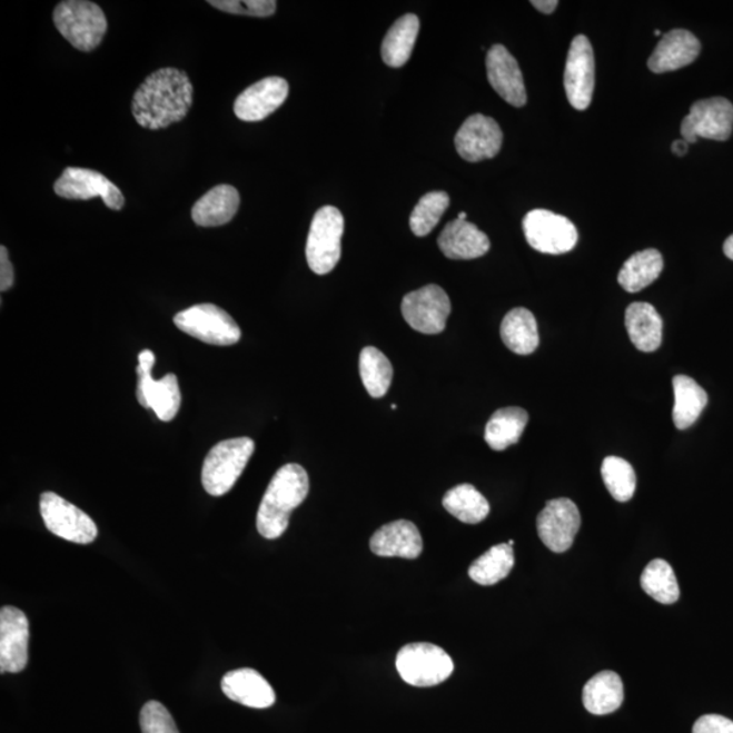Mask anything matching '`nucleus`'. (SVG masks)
I'll list each match as a JSON object with an SVG mask.
<instances>
[{"instance_id": "2f4dec72", "label": "nucleus", "mask_w": 733, "mask_h": 733, "mask_svg": "<svg viewBox=\"0 0 733 733\" xmlns=\"http://www.w3.org/2000/svg\"><path fill=\"white\" fill-rule=\"evenodd\" d=\"M447 513L467 525H477L491 513L488 501L470 484H462L449 489L443 497Z\"/></svg>"}, {"instance_id": "c756f323", "label": "nucleus", "mask_w": 733, "mask_h": 733, "mask_svg": "<svg viewBox=\"0 0 733 733\" xmlns=\"http://www.w3.org/2000/svg\"><path fill=\"white\" fill-rule=\"evenodd\" d=\"M674 410L673 420L677 429H687L699 420L707 405V394L693 378L676 375L673 379Z\"/></svg>"}, {"instance_id": "f257e3e1", "label": "nucleus", "mask_w": 733, "mask_h": 733, "mask_svg": "<svg viewBox=\"0 0 733 733\" xmlns=\"http://www.w3.org/2000/svg\"><path fill=\"white\" fill-rule=\"evenodd\" d=\"M194 103V85L177 69L153 71L133 95L132 115L141 128L158 131L180 122Z\"/></svg>"}, {"instance_id": "c85d7f7f", "label": "nucleus", "mask_w": 733, "mask_h": 733, "mask_svg": "<svg viewBox=\"0 0 733 733\" xmlns=\"http://www.w3.org/2000/svg\"><path fill=\"white\" fill-rule=\"evenodd\" d=\"M527 423L528 413L525 409L511 406L496 410L486 424V445L495 452H504L505 448L519 442Z\"/></svg>"}, {"instance_id": "6e6552de", "label": "nucleus", "mask_w": 733, "mask_h": 733, "mask_svg": "<svg viewBox=\"0 0 733 733\" xmlns=\"http://www.w3.org/2000/svg\"><path fill=\"white\" fill-rule=\"evenodd\" d=\"M156 365V355L152 350H141L139 355L138 402L143 408L156 412L159 420L168 423L177 416L181 406L180 385L175 374L165 375L162 379L152 378V367Z\"/></svg>"}, {"instance_id": "bb28decb", "label": "nucleus", "mask_w": 733, "mask_h": 733, "mask_svg": "<svg viewBox=\"0 0 733 733\" xmlns=\"http://www.w3.org/2000/svg\"><path fill=\"white\" fill-rule=\"evenodd\" d=\"M501 335L505 347L516 355H532L539 345L537 319L523 307L511 310L504 317Z\"/></svg>"}, {"instance_id": "393cba45", "label": "nucleus", "mask_w": 733, "mask_h": 733, "mask_svg": "<svg viewBox=\"0 0 733 733\" xmlns=\"http://www.w3.org/2000/svg\"><path fill=\"white\" fill-rule=\"evenodd\" d=\"M625 325L634 347L642 353H655L661 347L663 319L651 304L634 301L626 309Z\"/></svg>"}, {"instance_id": "5701e85b", "label": "nucleus", "mask_w": 733, "mask_h": 733, "mask_svg": "<svg viewBox=\"0 0 733 733\" xmlns=\"http://www.w3.org/2000/svg\"><path fill=\"white\" fill-rule=\"evenodd\" d=\"M437 245L449 260H474L486 255L491 241L485 232L467 220L449 221L442 231Z\"/></svg>"}, {"instance_id": "a19ab883", "label": "nucleus", "mask_w": 733, "mask_h": 733, "mask_svg": "<svg viewBox=\"0 0 733 733\" xmlns=\"http://www.w3.org/2000/svg\"><path fill=\"white\" fill-rule=\"evenodd\" d=\"M14 286V268L9 258L6 246L0 248V291L6 293Z\"/></svg>"}, {"instance_id": "9b49d317", "label": "nucleus", "mask_w": 733, "mask_h": 733, "mask_svg": "<svg viewBox=\"0 0 733 733\" xmlns=\"http://www.w3.org/2000/svg\"><path fill=\"white\" fill-rule=\"evenodd\" d=\"M733 129V105L726 98L714 97L694 102L683 119L681 133L687 143L699 138L725 141Z\"/></svg>"}, {"instance_id": "6ab92c4d", "label": "nucleus", "mask_w": 733, "mask_h": 733, "mask_svg": "<svg viewBox=\"0 0 733 733\" xmlns=\"http://www.w3.org/2000/svg\"><path fill=\"white\" fill-rule=\"evenodd\" d=\"M486 76L489 83L505 102L522 108L527 102V91L519 65L504 46H493L486 55Z\"/></svg>"}, {"instance_id": "0eeeda50", "label": "nucleus", "mask_w": 733, "mask_h": 733, "mask_svg": "<svg viewBox=\"0 0 733 733\" xmlns=\"http://www.w3.org/2000/svg\"><path fill=\"white\" fill-rule=\"evenodd\" d=\"M178 329L206 344L229 347L241 340V329L229 313L212 304H201L175 317Z\"/></svg>"}, {"instance_id": "a211bd4d", "label": "nucleus", "mask_w": 733, "mask_h": 733, "mask_svg": "<svg viewBox=\"0 0 733 733\" xmlns=\"http://www.w3.org/2000/svg\"><path fill=\"white\" fill-rule=\"evenodd\" d=\"M289 86L286 79L269 77L249 86L234 102V113L242 121H261L276 112L287 100Z\"/></svg>"}, {"instance_id": "4be33fe9", "label": "nucleus", "mask_w": 733, "mask_h": 733, "mask_svg": "<svg viewBox=\"0 0 733 733\" xmlns=\"http://www.w3.org/2000/svg\"><path fill=\"white\" fill-rule=\"evenodd\" d=\"M227 699L255 710H267L275 704L276 694L269 682L251 668L230 671L221 680Z\"/></svg>"}, {"instance_id": "473e14b6", "label": "nucleus", "mask_w": 733, "mask_h": 733, "mask_svg": "<svg viewBox=\"0 0 733 733\" xmlns=\"http://www.w3.org/2000/svg\"><path fill=\"white\" fill-rule=\"evenodd\" d=\"M514 564L513 547L508 544L496 545L470 565L469 576L479 585H493L507 577Z\"/></svg>"}, {"instance_id": "79ce46f5", "label": "nucleus", "mask_w": 733, "mask_h": 733, "mask_svg": "<svg viewBox=\"0 0 733 733\" xmlns=\"http://www.w3.org/2000/svg\"><path fill=\"white\" fill-rule=\"evenodd\" d=\"M532 4L544 14H552L556 11L558 2L557 0H533Z\"/></svg>"}, {"instance_id": "f03ea898", "label": "nucleus", "mask_w": 733, "mask_h": 733, "mask_svg": "<svg viewBox=\"0 0 733 733\" xmlns=\"http://www.w3.org/2000/svg\"><path fill=\"white\" fill-rule=\"evenodd\" d=\"M309 489V476L300 465L288 464L277 470L258 508V533L267 539L280 538L289 525V516L305 502Z\"/></svg>"}, {"instance_id": "2eb2a0df", "label": "nucleus", "mask_w": 733, "mask_h": 733, "mask_svg": "<svg viewBox=\"0 0 733 733\" xmlns=\"http://www.w3.org/2000/svg\"><path fill=\"white\" fill-rule=\"evenodd\" d=\"M581 525L577 505L566 497L547 502L537 519L539 538L554 553L571 549Z\"/></svg>"}, {"instance_id": "e433bc0d", "label": "nucleus", "mask_w": 733, "mask_h": 733, "mask_svg": "<svg viewBox=\"0 0 733 733\" xmlns=\"http://www.w3.org/2000/svg\"><path fill=\"white\" fill-rule=\"evenodd\" d=\"M449 206L446 192H430L422 197L410 215V229L416 237L428 236L439 224Z\"/></svg>"}, {"instance_id": "f8f14e48", "label": "nucleus", "mask_w": 733, "mask_h": 733, "mask_svg": "<svg viewBox=\"0 0 733 733\" xmlns=\"http://www.w3.org/2000/svg\"><path fill=\"white\" fill-rule=\"evenodd\" d=\"M402 311L410 328L424 335H439L446 329L452 301L445 289L429 285L405 295Z\"/></svg>"}, {"instance_id": "412c9836", "label": "nucleus", "mask_w": 733, "mask_h": 733, "mask_svg": "<svg viewBox=\"0 0 733 733\" xmlns=\"http://www.w3.org/2000/svg\"><path fill=\"white\" fill-rule=\"evenodd\" d=\"M369 547L379 557L415 559L423 552V538L415 523L396 521L377 529L369 541Z\"/></svg>"}, {"instance_id": "72a5a7b5", "label": "nucleus", "mask_w": 733, "mask_h": 733, "mask_svg": "<svg viewBox=\"0 0 733 733\" xmlns=\"http://www.w3.org/2000/svg\"><path fill=\"white\" fill-rule=\"evenodd\" d=\"M360 378L373 398H382L390 389L393 366L378 348L366 347L360 353Z\"/></svg>"}, {"instance_id": "ddd939ff", "label": "nucleus", "mask_w": 733, "mask_h": 733, "mask_svg": "<svg viewBox=\"0 0 733 733\" xmlns=\"http://www.w3.org/2000/svg\"><path fill=\"white\" fill-rule=\"evenodd\" d=\"M564 86L573 108L588 109L595 89V57L593 46L583 34L572 40L566 58Z\"/></svg>"}, {"instance_id": "4c0bfd02", "label": "nucleus", "mask_w": 733, "mask_h": 733, "mask_svg": "<svg viewBox=\"0 0 733 733\" xmlns=\"http://www.w3.org/2000/svg\"><path fill=\"white\" fill-rule=\"evenodd\" d=\"M209 6L229 14L267 18L277 9L275 0H209Z\"/></svg>"}, {"instance_id": "dca6fc26", "label": "nucleus", "mask_w": 733, "mask_h": 733, "mask_svg": "<svg viewBox=\"0 0 733 733\" xmlns=\"http://www.w3.org/2000/svg\"><path fill=\"white\" fill-rule=\"evenodd\" d=\"M503 131L492 117L477 113L467 119L455 137V149L467 162L495 158L502 150Z\"/></svg>"}, {"instance_id": "20e7f679", "label": "nucleus", "mask_w": 733, "mask_h": 733, "mask_svg": "<svg viewBox=\"0 0 733 733\" xmlns=\"http://www.w3.org/2000/svg\"><path fill=\"white\" fill-rule=\"evenodd\" d=\"M255 448L250 437H236L212 447L201 472V483L208 495L219 497L229 493L248 466Z\"/></svg>"}, {"instance_id": "423d86ee", "label": "nucleus", "mask_w": 733, "mask_h": 733, "mask_svg": "<svg viewBox=\"0 0 733 733\" xmlns=\"http://www.w3.org/2000/svg\"><path fill=\"white\" fill-rule=\"evenodd\" d=\"M396 667L399 676L410 686L430 687L440 685L452 676L454 662L440 646L415 643L399 650Z\"/></svg>"}, {"instance_id": "7c9ffc66", "label": "nucleus", "mask_w": 733, "mask_h": 733, "mask_svg": "<svg viewBox=\"0 0 733 733\" xmlns=\"http://www.w3.org/2000/svg\"><path fill=\"white\" fill-rule=\"evenodd\" d=\"M663 256L656 249L634 252L618 274V283L627 293H640L663 273Z\"/></svg>"}, {"instance_id": "c9c22d12", "label": "nucleus", "mask_w": 733, "mask_h": 733, "mask_svg": "<svg viewBox=\"0 0 733 733\" xmlns=\"http://www.w3.org/2000/svg\"><path fill=\"white\" fill-rule=\"evenodd\" d=\"M602 478L615 501L630 502L636 492V473L630 462L620 457H607L602 464Z\"/></svg>"}, {"instance_id": "a878e982", "label": "nucleus", "mask_w": 733, "mask_h": 733, "mask_svg": "<svg viewBox=\"0 0 733 733\" xmlns=\"http://www.w3.org/2000/svg\"><path fill=\"white\" fill-rule=\"evenodd\" d=\"M622 702H624V683L613 671H602L585 683L583 704L590 713L596 716L613 713L620 710Z\"/></svg>"}, {"instance_id": "1a4fd4ad", "label": "nucleus", "mask_w": 733, "mask_h": 733, "mask_svg": "<svg viewBox=\"0 0 733 733\" xmlns=\"http://www.w3.org/2000/svg\"><path fill=\"white\" fill-rule=\"evenodd\" d=\"M523 231L529 246L544 255H564L575 249L576 226L563 215L547 209H533L523 219Z\"/></svg>"}, {"instance_id": "39448f33", "label": "nucleus", "mask_w": 733, "mask_h": 733, "mask_svg": "<svg viewBox=\"0 0 733 733\" xmlns=\"http://www.w3.org/2000/svg\"><path fill=\"white\" fill-rule=\"evenodd\" d=\"M344 229L343 214L336 207L325 206L314 215L306 245L307 264L314 274L328 275L336 268L341 258Z\"/></svg>"}, {"instance_id": "c03bdc74", "label": "nucleus", "mask_w": 733, "mask_h": 733, "mask_svg": "<svg viewBox=\"0 0 733 733\" xmlns=\"http://www.w3.org/2000/svg\"><path fill=\"white\" fill-rule=\"evenodd\" d=\"M724 252L733 261V234L724 244Z\"/></svg>"}, {"instance_id": "aec40b11", "label": "nucleus", "mask_w": 733, "mask_h": 733, "mask_svg": "<svg viewBox=\"0 0 733 733\" xmlns=\"http://www.w3.org/2000/svg\"><path fill=\"white\" fill-rule=\"evenodd\" d=\"M701 42L685 29H674L663 34L651 55L648 67L652 72L664 73L683 69L699 58Z\"/></svg>"}, {"instance_id": "4468645a", "label": "nucleus", "mask_w": 733, "mask_h": 733, "mask_svg": "<svg viewBox=\"0 0 733 733\" xmlns=\"http://www.w3.org/2000/svg\"><path fill=\"white\" fill-rule=\"evenodd\" d=\"M55 194L67 200H91L101 197L105 206L120 211L126 205L125 196L116 185L96 170L67 168L55 182Z\"/></svg>"}, {"instance_id": "f704fd0d", "label": "nucleus", "mask_w": 733, "mask_h": 733, "mask_svg": "<svg viewBox=\"0 0 733 733\" xmlns=\"http://www.w3.org/2000/svg\"><path fill=\"white\" fill-rule=\"evenodd\" d=\"M642 587L653 600L673 605L680 600V585L673 568L664 559H653L643 572Z\"/></svg>"}, {"instance_id": "cd10ccee", "label": "nucleus", "mask_w": 733, "mask_h": 733, "mask_svg": "<svg viewBox=\"0 0 733 733\" xmlns=\"http://www.w3.org/2000/svg\"><path fill=\"white\" fill-rule=\"evenodd\" d=\"M418 32H420V20L417 16L406 14L398 18L382 42V59L385 65L399 69L408 63Z\"/></svg>"}, {"instance_id": "7ed1b4c3", "label": "nucleus", "mask_w": 733, "mask_h": 733, "mask_svg": "<svg viewBox=\"0 0 733 733\" xmlns=\"http://www.w3.org/2000/svg\"><path fill=\"white\" fill-rule=\"evenodd\" d=\"M53 23L59 33L82 52L95 51L108 30L102 9L88 0L60 2L53 11Z\"/></svg>"}, {"instance_id": "49530a36", "label": "nucleus", "mask_w": 733, "mask_h": 733, "mask_svg": "<svg viewBox=\"0 0 733 733\" xmlns=\"http://www.w3.org/2000/svg\"><path fill=\"white\" fill-rule=\"evenodd\" d=\"M655 34L661 36L662 34L661 30H655Z\"/></svg>"}, {"instance_id": "a18cd8bd", "label": "nucleus", "mask_w": 733, "mask_h": 733, "mask_svg": "<svg viewBox=\"0 0 733 733\" xmlns=\"http://www.w3.org/2000/svg\"><path fill=\"white\" fill-rule=\"evenodd\" d=\"M458 219H459V220H466V219H467V214H466V212H460V214L458 215Z\"/></svg>"}, {"instance_id": "9d476101", "label": "nucleus", "mask_w": 733, "mask_h": 733, "mask_svg": "<svg viewBox=\"0 0 733 733\" xmlns=\"http://www.w3.org/2000/svg\"><path fill=\"white\" fill-rule=\"evenodd\" d=\"M40 513L49 532L60 538L81 545L91 544L97 538L98 528L95 521L57 493H42Z\"/></svg>"}, {"instance_id": "37998d69", "label": "nucleus", "mask_w": 733, "mask_h": 733, "mask_svg": "<svg viewBox=\"0 0 733 733\" xmlns=\"http://www.w3.org/2000/svg\"><path fill=\"white\" fill-rule=\"evenodd\" d=\"M673 151L676 153L677 157H683L686 156L689 151V143L686 140H675L673 145Z\"/></svg>"}, {"instance_id": "b1692460", "label": "nucleus", "mask_w": 733, "mask_h": 733, "mask_svg": "<svg viewBox=\"0 0 733 733\" xmlns=\"http://www.w3.org/2000/svg\"><path fill=\"white\" fill-rule=\"evenodd\" d=\"M241 202L238 190L231 185H218L196 201L192 219L200 227H219L230 224Z\"/></svg>"}, {"instance_id": "ea45409f", "label": "nucleus", "mask_w": 733, "mask_h": 733, "mask_svg": "<svg viewBox=\"0 0 733 733\" xmlns=\"http://www.w3.org/2000/svg\"><path fill=\"white\" fill-rule=\"evenodd\" d=\"M693 733H733V722L720 714H705L695 722Z\"/></svg>"}, {"instance_id": "f3484780", "label": "nucleus", "mask_w": 733, "mask_h": 733, "mask_svg": "<svg viewBox=\"0 0 733 733\" xmlns=\"http://www.w3.org/2000/svg\"><path fill=\"white\" fill-rule=\"evenodd\" d=\"M29 621L20 608L0 610V673L18 674L29 661Z\"/></svg>"}, {"instance_id": "58836bf2", "label": "nucleus", "mask_w": 733, "mask_h": 733, "mask_svg": "<svg viewBox=\"0 0 733 733\" xmlns=\"http://www.w3.org/2000/svg\"><path fill=\"white\" fill-rule=\"evenodd\" d=\"M140 729L143 733H180L169 711L158 701L141 707Z\"/></svg>"}]
</instances>
